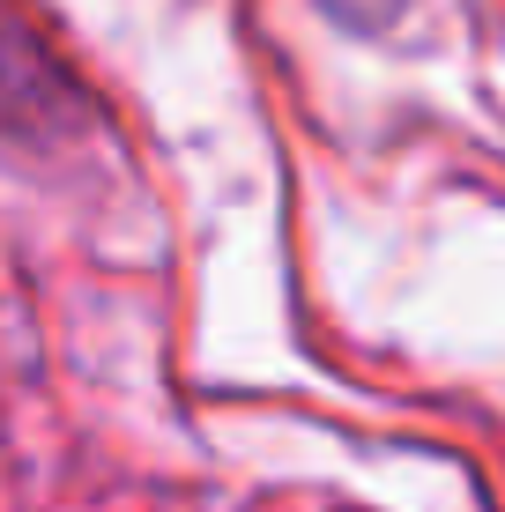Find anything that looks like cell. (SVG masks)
I'll list each match as a JSON object with an SVG mask.
<instances>
[{"label":"cell","mask_w":505,"mask_h":512,"mask_svg":"<svg viewBox=\"0 0 505 512\" xmlns=\"http://www.w3.org/2000/svg\"><path fill=\"white\" fill-rule=\"evenodd\" d=\"M75 119H82V97L67 90V75L38 52V38L23 23L0 15V134L60 141V134H75Z\"/></svg>","instance_id":"1"}]
</instances>
